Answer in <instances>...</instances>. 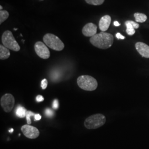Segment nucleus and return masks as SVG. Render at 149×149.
<instances>
[{
    "mask_svg": "<svg viewBox=\"0 0 149 149\" xmlns=\"http://www.w3.org/2000/svg\"><path fill=\"white\" fill-rule=\"evenodd\" d=\"M106 118L102 114H96L88 117L84 123V127L88 129H96L103 126Z\"/></svg>",
    "mask_w": 149,
    "mask_h": 149,
    "instance_id": "7ed1b4c3",
    "label": "nucleus"
},
{
    "mask_svg": "<svg viewBox=\"0 0 149 149\" xmlns=\"http://www.w3.org/2000/svg\"><path fill=\"white\" fill-rule=\"evenodd\" d=\"M21 131L24 136L31 139L37 138L40 134L39 131L37 128L29 124L23 125L21 127Z\"/></svg>",
    "mask_w": 149,
    "mask_h": 149,
    "instance_id": "6e6552de",
    "label": "nucleus"
},
{
    "mask_svg": "<svg viewBox=\"0 0 149 149\" xmlns=\"http://www.w3.org/2000/svg\"><path fill=\"white\" fill-rule=\"evenodd\" d=\"M116 37L118 39H125V37L122 36L119 33H117L116 34Z\"/></svg>",
    "mask_w": 149,
    "mask_h": 149,
    "instance_id": "393cba45",
    "label": "nucleus"
},
{
    "mask_svg": "<svg viewBox=\"0 0 149 149\" xmlns=\"http://www.w3.org/2000/svg\"><path fill=\"white\" fill-rule=\"evenodd\" d=\"M111 17L109 15L103 16L99 22V28L102 32H105L108 29L111 23Z\"/></svg>",
    "mask_w": 149,
    "mask_h": 149,
    "instance_id": "9b49d317",
    "label": "nucleus"
},
{
    "mask_svg": "<svg viewBox=\"0 0 149 149\" xmlns=\"http://www.w3.org/2000/svg\"><path fill=\"white\" fill-rule=\"evenodd\" d=\"M59 101L57 100H55L53 103V108L54 109H56L59 108Z\"/></svg>",
    "mask_w": 149,
    "mask_h": 149,
    "instance_id": "4be33fe9",
    "label": "nucleus"
},
{
    "mask_svg": "<svg viewBox=\"0 0 149 149\" xmlns=\"http://www.w3.org/2000/svg\"><path fill=\"white\" fill-rule=\"evenodd\" d=\"M41 118H42V116L39 114H37L34 116V119H35V121H40L41 119Z\"/></svg>",
    "mask_w": 149,
    "mask_h": 149,
    "instance_id": "b1692460",
    "label": "nucleus"
},
{
    "mask_svg": "<svg viewBox=\"0 0 149 149\" xmlns=\"http://www.w3.org/2000/svg\"><path fill=\"white\" fill-rule=\"evenodd\" d=\"M97 27L93 23L86 24L82 28V32L85 37H92L97 34Z\"/></svg>",
    "mask_w": 149,
    "mask_h": 149,
    "instance_id": "1a4fd4ad",
    "label": "nucleus"
},
{
    "mask_svg": "<svg viewBox=\"0 0 149 149\" xmlns=\"http://www.w3.org/2000/svg\"><path fill=\"white\" fill-rule=\"evenodd\" d=\"M36 115V114L33 112L30 111H27V113H26V119H27V124L30 125L32 123V121H31V119H30V117H34Z\"/></svg>",
    "mask_w": 149,
    "mask_h": 149,
    "instance_id": "a211bd4d",
    "label": "nucleus"
},
{
    "mask_svg": "<svg viewBox=\"0 0 149 149\" xmlns=\"http://www.w3.org/2000/svg\"><path fill=\"white\" fill-rule=\"evenodd\" d=\"M2 42L3 45L9 49L15 51H18L20 47L12 33L10 30H6L2 34Z\"/></svg>",
    "mask_w": 149,
    "mask_h": 149,
    "instance_id": "39448f33",
    "label": "nucleus"
},
{
    "mask_svg": "<svg viewBox=\"0 0 149 149\" xmlns=\"http://www.w3.org/2000/svg\"><path fill=\"white\" fill-rule=\"evenodd\" d=\"M10 56V51L9 49L4 45H0V59L6 60L9 58Z\"/></svg>",
    "mask_w": 149,
    "mask_h": 149,
    "instance_id": "f8f14e48",
    "label": "nucleus"
},
{
    "mask_svg": "<svg viewBox=\"0 0 149 149\" xmlns=\"http://www.w3.org/2000/svg\"><path fill=\"white\" fill-rule=\"evenodd\" d=\"M114 26H115V27H118V26H119L121 25V24H120L118 21H114Z\"/></svg>",
    "mask_w": 149,
    "mask_h": 149,
    "instance_id": "a878e982",
    "label": "nucleus"
},
{
    "mask_svg": "<svg viewBox=\"0 0 149 149\" xmlns=\"http://www.w3.org/2000/svg\"><path fill=\"white\" fill-rule=\"evenodd\" d=\"M9 17V13L5 10L0 11V24H1Z\"/></svg>",
    "mask_w": 149,
    "mask_h": 149,
    "instance_id": "dca6fc26",
    "label": "nucleus"
},
{
    "mask_svg": "<svg viewBox=\"0 0 149 149\" xmlns=\"http://www.w3.org/2000/svg\"><path fill=\"white\" fill-rule=\"evenodd\" d=\"M2 9H3V7H2V6L1 5V6H0V9H1V11L2 10Z\"/></svg>",
    "mask_w": 149,
    "mask_h": 149,
    "instance_id": "cd10ccee",
    "label": "nucleus"
},
{
    "mask_svg": "<svg viewBox=\"0 0 149 149\" xmlns=\"http://www.w3.org/2000/svg\"><path fill=\"white\" fill-rule=\"evenodd\" d=\"M45 114L48 117H51L54 115V112L52 110H51L50 109H47V110L45 111Z\"/></svg>",
    "mask_w": 149,
    "mask_h": 149,
    "instance_id": "aec40b11",
    "label": "nucleus"
},
{
    "mask_svg": "<svg viewBox=\"0 0 149 149\" xmlns=\"http://www.w3.org/2000/svg\"><path fill=\"white\" fill-rule=\"evenodd\" d=\"M36 100H37L38 102H43L44 100V98L42 96L38 95L37 97H36Z\"/></svg>",
    "mask_w": 149,
    "mask_h": 149,
    "instance_id": "5701e85b",
    "label": "nucleus"
},
{
    "mask_svg": "<svg viewBox=\"0 0 149 149\" xmlns=\"http://www.w3.org/2000/svg\"><path fill=\"white\" fill-rule=\"evenodd\" d=\"M13 129H12V128H11L9 131V133H13Z\"/></svg>",
    "mask_w": 149,
    "mask_h": 149,
    "instance_id": "bb28decb",
    "label": "nucleus"
},
{
    "mask_svg": "<svg viewBox=\"0 0 149 149\" xmlns=\"http://www.w3.org/2000/svg\"><path fill=\"white\" fill-rule=\"evenodd\" d=\"M47 81L46 78H44L41 82V87L43 90H45L47 88Z\"/></svg>",
    "mask_w": 149,
    "mask_h": 149,
    "instance_id": "6ab92c4d",
    "label": "nucleus"
},
{
    "mask_svg": "<svg viewBox=\"0 0 149 149\" xmlns=\"http://www.w3.org/2000/svg\"><path fill=\"white\" fill-rule=\"evenodd\" d=\"M27 112V110L24 107L21 105H18L15 109V113L16 115L20 118H23L26 117Z\"/></svg>",
    "mask_w": 149,
    "mask_h": 149,
    "instance_id": "ddd939ff",
    "label": "nucleus"
},
{
    "mask_svg": "<svg viewBox=\"0 0 149 149\" xmlns=\"http://www.w3.org/2000/svg\"><path fill=\"white\" fill-rule=\"evenodd\" d=\"M90 42L94 47L101 49H107L113 45L114 38L110 33L101 32L91 37Z\"/></svg>",
    "mask_w": 149,
    "mask_h": 149,
    "instance_id": "f257e3e1",
    "label": "nucleus"
},
{
    "mask_svg": "<svg viewBox=\"0 0 149 149\" xmlns=\"http://www.w3.org/2000/svg\"><path fill=\"white\" fill-rule=\"evenodd\" d=\"M85 1L89 5L94 6H100L102 5L104 2V0H85Z\"/></svg>",
    "mask_w": 149,
    "mask_h": 149,
    "instance_id": "f3484780",
    "label": "nucleus"
},
{
    "mask_svg": "<svg viewBox=\"0 0 149 149\" xmlns=\"http://www.w3.org/2000/svg\"><path fill=\"white\" fill-rule=\"evenodd\" d=\"M128 21H129V22L131 24V25L133 26V27L135 29H138V28H139V24L138 23H137L136 22H134V21H133V20H128Z\"/></svg>",
    "mask_w": 149,
    "mask_h": 149,
    "instance_id": "412c9836",
    "label": "nucleus"
},
{
    "mask_svg": "<svg viewBox=\"0 0 149 149\" xmlns=\"http://www.w3.org/2000/svg\"><path fill=\"white\" fill-rule=\"evenodd\" d=\"M34 50L38 56L43 59H47L50 56L49 49L45 43L37 42L34 45Z\"/></svg>",
    "mask_w": 149,
    "mask_h": 149,
    "instance_id": "0eeeda50",
    "label": "nucleus"
},
{
    "mask_svg": "<svg viewBox=\"0 0 149 149\" xmlns=\"http://www.w3.org/2000/svg\"><path fill=\"white\" fill-rule=\"evenodd\" d=\"M125 24L127 27L126 32L129 36H133L135 33V29L133 27V26L131 25V24L129 22V21H126L125 23Z\"/></svg>",
    "mask_w": 149,
    "mask_h": 149,
    "instance_id": "2eb2a0df",
    "label": "nucleus"
},
{
    "mask_svg": "<svg viewBox=\"0 0 149 149\" xmlns=\"http://www.w3.org/2000/svg\"><path fill=\"white\" fill-rule=\"evenodd\" d=\"M77 83L78 87L87 91L95 90L98 86L97 80L91 76L81 75L77 78Z\"/></svg>",
    "mask_w": 149,
    "mask_h": 149,
    "instance_id": "f03ea898",
    "label": "nucleus"
},
{
    "mask_svg": "<svg viewBox=\"0 0 149 149\" xmlns=\"http://www.w3.org/2000/svg\"><path fill=\"white\" fill-rule=\"evenodd\" d=\"M0 103L4 111L9 113L12 111L14 107L15 104V97L10 93H6L1 98Z\"/></svg>",
    "mask_w": 149,
    "mask_h": 149,
    "instance_id": "423d86ee",
    "label": "nucleus"
},
{
    "mask_svg": "<svg viewBox=\"0 0 149 149\" xmlns=\"http://www.w3.org/2000/svg\"><path fill=\"white\" fill-rule=\"evenodd\" d=\"M134 17L135 21L138 23H143L147 19V16L145 14L141 13H135L134 14Z\"/></svg>",
    "mask_w": 149,
    "mask_h": 149,
    "instance_id": "4468645a",
    "label": "nucleus"
},
{
    "mask_svg": "<svg viewBox=\"0 0 149 149\" xmlns=\"http://www.w3.org/2000/svg\"><path fill=\"white\" fill-rule=\"evenodd\" d=\"M135 48L142 57L149 58V45L142 42H138L135 44Z\"/></svg>",
    "mask_w": 149,
    "mask_h": 149,
    "instance_id": "9d476101",
    "label": "nucleus"
},
{
    "mask_svg": "<svg viewBox=\"0 0 149 149\" xmlns=\"http://www.w3.org/2000/svg\"><path fill=\"white\" fill-rule=\"evenodd\" d=\"M14 30H17V28H14Z\"/></svg>",
    "mask_w": 149,
    "mask_h": 149,
    "instance_id": "c85d7f7f",
    "label": "nucleus"
},
{
    "mask_svg": "<svg viewBox=\"0 0 149 149\" xmlns=\"http://www.w3.org/2000/svg\"><path fill=\"white\" fill-rule=\"evenodd\" d=\"M43 41L47 47L55 51H61L65 47V45L61 39L51 33L46 34L43 37Z\"/></svg>",
    "mask_w": 149,
    "mask_h": 149,
    "instance_id": "20e7f679",
    "label": "nucleus"
}]
</instances>
